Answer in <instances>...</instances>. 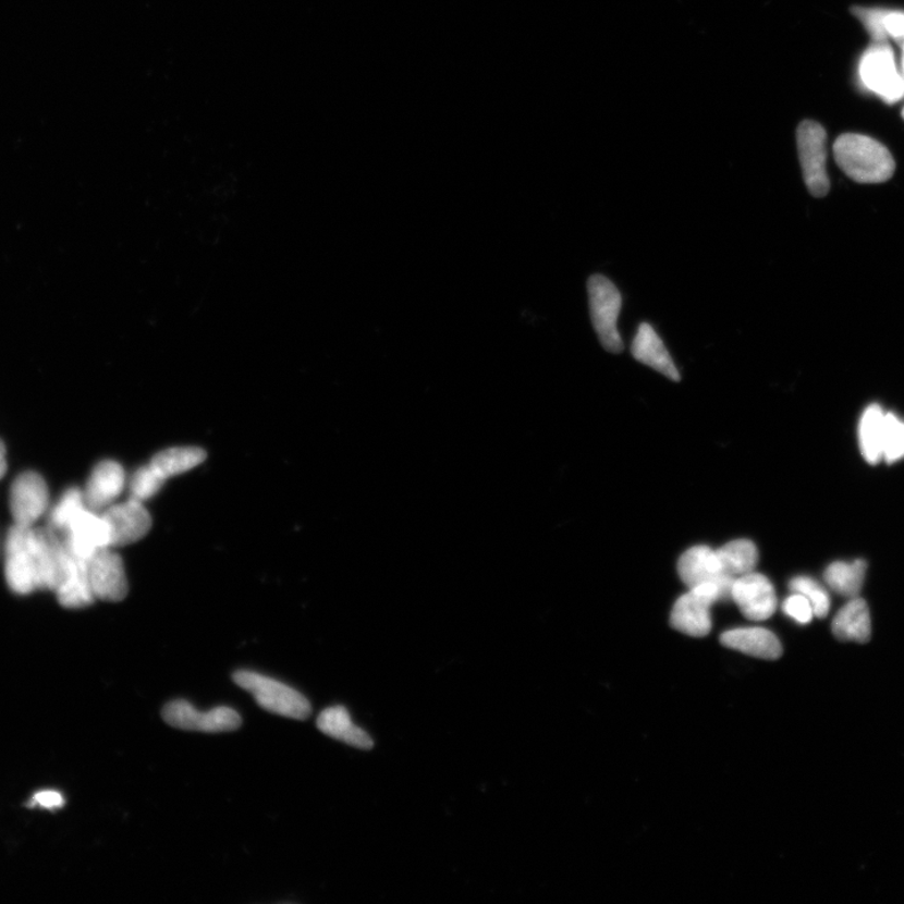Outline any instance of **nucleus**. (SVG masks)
Listing matches in <instances>:
<instances>
[{"label": "nucleus", "mask_w": 904, "mask_h": 904, "mask_svg": "<svg viewBox=\"0 0 904 904\" xmlns=\"http://www.w3.org/2000/svg\"><path fill=\"white\" fill-rule=\"evenodd\" d=\"M37 589L56 590L63 577L69 549L52 528H32Z\"/></svg>", "instance_id": "1a4fd4ad"}, {"label": "nucleus", "mask_w": 904, "mask_h": 904, "mask_svg": "<svg viewBox=\"0 0 904 904\" xmlns=\"http://www.w3.org/2000/svg\"><path fill=\"white\" fill-rule=\"evenodd\" d=\"M162 718L172 728L201 731V733H227L242 725L240 713L227 706L210 711H199L185 700L169 703L162 710Z\"/></svg>", "instance_id": "6e6552de"}, {"label": "nucleus", "mask_w": 904, "mask_h": 904, "mask_svg": "<svg viewBox=\"0 0 904 904\" xmlns=\"http://www.w3.org/2000/svg\"><path fill=\"white\" fill-rule=\"evenodd\" d=\"M792 594H798L808 599L813 607L814 618L824 619L830 610V597L823 586L810 577H795L789 583Z\"/></svg>", "instance_id": "bb28decb"}, {"label": "nucleus", "mask_w": 904, "mask_h": 904, "mask_svg": "<svg viewBox=\"0 0 904 904\" xmlns=\"http://www.w3.org/2000/svg\"><path fill=\"white\" fill-rule=\"evenodd\" d=\"M317 726L323 734L357 749H372L374 740L365 730L352 722L350 712L343 706H333L319 714Z\"/></svg>", "instance_id": "412c9836"}, {"label": "nucleus", "mask_w": 904, "mask_h": 904, "mask_svg": "<svg viewBox=\"0 0 904 904\" xmlns=\"http://www.w3.org/2000/svg\"><path fill=\"white\" fill-rule=\"evenodd\" d=\"M587 286L591 323H594L599 342L606 351L619 355L623 351L618 327L622 308V295L619 288L601 274L591 276Z\"/></svg>", "instance_id": "20e7f679"}, {"label": "nucleus", "mask_w": 904, "mask_h": 904, "mask_svg": "<svg viewBox=\"0 0 904 904\" xmlns=\"http://www.w3.org/2000/svg\"><path fill=\"white\" fill-rule=\"evenodd\" d=\"M859 77L870 93L885 102H899L904 97V78L899 72L892 49L885 44H876L863 54Z\"/></svg>", "instance_id": "423d86ee"}, {"label": "nucleus", "mask_w": 904, "mask_h": 904, "mask_svg": "<svg viewBox=\"0 0 904 904\" xmlns=\"http://www.w3.org/2000/svg\"><path fill=\"white\" fill-rule=\"evenodd\" d=\"M677 571L681 581L688 588L708 582L733 587L736 579L723 572L717 550L708 546H696L686 550L679 559Z\"/></svg>", "instance_id": "2eb2a0df"}, {"label": "nucleus", "mask_w": 904, "mask_h": 904, "mask_svg": "<svg viewBox=\"0 0 904 904\" xmlns=\"http://www.w3.org/2000/svg\"><path fill=\"white\" fill-rule=\"evenodd\" d=\"M234 682L256 698L260 708L281 717L306 720L310 704L297 689L253 671H236Z\"/></svg>", "instance_id": "7ed1b4c3"}, {"label": "nucleus", "mask_w": 904, "mask_h": 904, "mask_svg": "<svg viewBox=\"0 0 904 904\" xmlns=\"http://www.w3.org/2000/svg\"><path fill=\"white\" fill-rule=\"evenodd\" d=\"M7 450L2 440H0V480H2L8 471Z\"/></svg>", "instance_id": "72a5a7b5"}, {"label": "nucleus", "mask_w": 904, "mask_h": 904, "mask_svg": "<svg viewBox=\"0 0 904 904\" xmlns=\"http://www.w3.org/2000/svg\"><path fill=\"white\" fill-rule=\"evenodd\" d=\"M902 114H903V118H904V110H903Z\"/></svg>", "instance_id": "c9c22d12"}, {"label": "nucleus", "mask_w": 904, "mask_h": 904, "mask_svg": "<svg viewBox=\"0 0 904 904\" xmlns=\"http://www.w3.org/2000/svg\"><path fill=\"white\" fill-rule=\"evenodd\" d=\"M867 563L865 561L835 562L828 566L824 573L827 585L838 595L856 598L860 594L866 579Z\"/></svg>", "instance_id": "b1692460"}, {"label": "nucleus", "mask_w": 904, "mask_h": 904, "mask_svg": "<svg viewBox=\"0 0 904 904\" xmlns=\"http://www.w3.org/2000/svg\"><path fill=\"white\" fill-rule=\"evenodd\" d=\"M902 65H903V78H904V42H903V62H902Z\"/></svg>", "instance_id": "f704fd0d"}, {"label": "nucleus", "mask_w": 904, "mask_h": 904, "mask_svg": "<svg viewBox=\"0 0 904 904\" xmlns=\"http://www.w3.org/2000/svg\"><path fill=\"white\" fill-rule=\"evenodd\" d=\"M65 801L63 795L54 791H44L33 796L29 802L30 807H39L47 810H57L64 807Z\"/></svg>", "instance_id": "2f4dec72"}, {"label": "nucleus", "mask_w": 904, "mask_h": 904, "mask_svg": "<svg viewBox=\"0 0 904 904\" xmlns=\"http://www.w3.org/2000/svg\"><path fill=\"white\" fill-rule=\"evenodd\" d=\"M852 12L863 24H865L869 35L872 36L877 44L885 42L887 38H889L885 35L883 24L887 11L874 10V8L854 7Z\"/></svg>", "instance_id": "c756f323"}, {"label": "nucleus", "mask_w": 904, "mask_h": 904, "mask_svg": "<svg viewBox=\"0 0 904 904\" xmlns=\"http://www.w3.org/2000/svg\"><path fill=\"white\" fill-rule=\"evenodd\" d=\"M884 416L881 406L870 405L860 418L859 447L869 464H878L883 459Z\"/></svg>", "instance_id": "5701e85b"}, {"label": "nucleus", "mask_w": 904, "mask_h": 904, "mask_svg": "<svg viewBox=\"0 0 904 904\" xmlns=\"http://www.w3.org/2000/svg\"><path fill=\"white\" fill-rule=\"evenodd\" d=\"M90 587L96 599L120 602L129 594L125 565L111 548L98 550L87 561Z\"/></svg>", "instance_id": "9d476101"}, {"label": "nucleus", "mask_w": 904, "mask_h": 904, "mask_svg": "<svg viewBox=\"0 0 904 904\" xmlns=\"http://www.w3.org/2000/svg\"><path fill=\"white\" fill-rule=\"evenodd\" d=\"M783 611L792 620L808 624L814 619L813 607L807 598L802 595L793 594L789 596L783 603Z\"/></svg>", "instance_id": "7c9ffc66"}, {"label": "nucleus", "mask_w": 904, "mask_h": 904, "mask_svg": "<svg viewBox=\"0 0 904 904\" xmlns=\"http://www.w3.org/2000/svg\"><path fill=\"white\" fill-rule=\"evenodd\" d=\"M64 545L78 558L88 559L110 547V530L102 514L85 509L64 532Z\"/></svg>", "instance_id": "4468645a"}, {"label": "nucleus", "mask_w": 904, "mask_h": 904, "mask_svg": "<svg viewBox=\"0 0 904 904\" xmlns=\"http://www.w3.org/2000/svg\"><path fill=\"white\" fill-rule=\"evenodd\" d=\"M5 581L13 594L30 595L37 589L35 552L32 527L14 524L5 540Z\"/></svg>", "instance_id": "0eeeda50"}, {"label": "nucleus", "mask_w": 904, "mask_h": 904, "mask_svg": "<svg viewBox=\"0 0 904 904\" xmlns=\"http://www.w3.org/2000/svg\"><path fill=\"white\" fill-rule=\"evenodd\" d=\"M832 630L838 639L867 644L872 636V620L865 599L851 598V601L836 613Z\"/></svg>", "instance_id": "aec40b11"}, {"label": "nucleus", "mask_w": 904, "mask_h": 904, "mask_svg": "<svg viewBox=\"0 0 904 904\" xmlns=\"http://www.w3.org/2000/svg\"><path fill=\"white\" fill-rule=\"evenodd\" d=\"M48 504V487L39 474L26 472L13 481L10 508L14 524L30 528L46 513Z\"/></svg>", "instance_id": "f8f14e48"}, {"label": "nucleus", "mask_w": 904, "mask_h": 904, "mask_svg": "<svg viewBox=\"0 0 904 904\" xmlns=\"http://www.w3.org/2000/svg\"><path fill=\"white\" fill-rule=\"evenodd\" d=\"M632 356L640 364L655 369V371L679 382L681 376L677 367L673 364L668 349L659 334L648 323L639 325L635 340L631 347Z\"/></svg>", "instance_id": "6ab92c4d"}, {"label": "nucleus", "mask_w": 904, "mask_h": 904, "mask_svg": "<svg viewBox=\"0 0 904 904\" xmlns=\"http://www.w3.org/2000/svg\"><path fill=\"white\" fill-rule=\"evenodd\" d=\"M54 591L60 604L69 610H80L95 602L86 559L78 558L69 549L63 577Z\"/></svg>", "instance_id": "f3484780"}, {"label": "nucleus", "mask_w": 904, "mask_h": 904, "mask_svg": "<svg viewBox=\"0 0 904 904\" xmlns=\"http://www.w3.org/2000/svg\"><path fill=\"white\" fill-rule=\"evenodd\" d=\"M723 572L730 577L738 578L752 573L759 561L758 548L747 539H737L717 550Z\"/></svg>", "instance_id": "393cba45"}, {"label": "nucleus", "mask_w": 904, "mask_h": 904, "mask_svg": "<svg viewBox=\"0 0 904 904\" xmlns=\"http://www.w3.org/2000/svg\"><path fill=\"white\" fill-rule=\"evenodd\" d=\"M722 646L762 660H778L783 655L779 638L762 627H744L723 632Z\"/></svg>", "instance_id": "a211bd4d"}, {"label": "nucleus", "mask_w": 904, "mask_h": 904, "mask_svg": "<svg viewBox=\"0 0 904 904\" xmlns=\"http://www.w3.org/2000/svg\"><path fill=\"white\" fill-rule=\"evenodd\" d=\"M904 457V423L891 413H885L883 431V459L894 463Z\"/></svg>", "instance_id": "cd10ccee"}, {"label": "nucleus", "mask_w": 904, "mask_h": 904, "mask_svg": "<svg viewBox=\"0 0 904 904\" xmlns=\"http://www.w3.org/2000/svg\"><path fill=\"white\" fill-rule=\"evenodd\" d=\"M731 599L747 620L767 621L775 613L778 598L774 587L766 575L747 573L734 582Z\"/></svg>", "instance_id": "9b49d317"}, {"label": "nucleus", "mask_w": 904, "mask_h": 904, "mask_svg": "<svg viewBox=\"0 0 904 904\" xmlns=\"http://www.w3.org/2000/svg\"><path fill=\"white\" fill-rule=\"evenodd\" d=\"M126 474L123 467L112 460L97 464L90 473L84 491L86 506L89 511L101 512L114 504L125 489Z\"/></svg>", "instance_id": "dca6fc26"}, {"label": "nucleus", "mask_w": 904, "mask_h": 904, "mask_svg": "<svg viewBox=\"0 0 904 904\" xmlns=\"http://www.w3.org/2000/svg\"><path fill=\"white\" fill-rule=\"evenodd\" d=\"M166 480L149 465L139 467L130 480V498L146 501L154 498L163 487Z\"/></svg>", "instance_id": "c85d7f7f"}, {"label": "nucleus", "mask_w": 904, "mask_h": 904, "mask_svg": "<svg viewBox=\"0 0 904 904\" xmlns=\"http://www.w3.org/2000/svg\"><path fill=\"white\" fill-rule=\"evenodd\" d=\"M729 599L731 589L721 583L708 582L689 588L673 606L671 626L687 636H708L712 628L711 607Z\"/></svg>", "instance_id": "f03ea898"}, {"label": "nucleus", "mask_w": 904, "mask_h": 904, "mask_svg": "<svg viewBox=\"0 0 904 904\" xmlns=\"http://www.w3.org/2000/svg\"><path fill=\"white\" fill-rule=\"evenodd\" d=\"M833 151L838 167L859 184H881L894 174L893 156L872 137L844 134L836 138Z\"/></svg>", "instance_id": "f257e3e1"}, {"label": "nucleus", "mask_w": 904, "mask_h": 904, "mask_svg": "<svg viewBox=\"0 0 904 904\" xmlns=\"http://www.w3.org/2000/svg\"><path fill=\"white\" fill-rule=\"evenodd\" d=\"M110 530V547H125L142 540L151 529V516L143 501L130 498L102 513Z\"/></svg>", "instance_id": "ddd939ff"}, {"label": "nucleus", "mask_w": 904, "mask_h": 904, "mask_svg": "<svg viewBox=\"0 0 904 904\" xmlns=\"http://www.w3.org/2000/svg\"><path fill=\"white\" fill-rule=\"evenodd\" d=\"M205 459H207V452L200 448H171L156 454L150 466L167 481L176 475L199 466L205 462Z\"/></svg>", "instance_id": "4be33fe9"}, {"label": "nucleus", "mask_w": 904, "mask_h": 904, "mask_svg": "<svg viewBox=\"0 0 904 904\" xmlns=\"http://www.w3.org/2000/svg\"><path fill=\"white\" fill-rule=\"evenodd\" d=\"M883 24L887 37H892L904 42L903 12H887Z\"/></svg>", "instance_id": "473e14b6"}, {"label": "nucleus", "mask_w": 904, "mask_h": 904, "mask_svg": "<svg viewBox=\"0 0 904 904\" xmlns=\"http://www.w3.org/2000/svg\"><path fill=\"white\" fill-rule=\"evenodd\" d=\"M85 509L84 491L78 488L69 489L49 514V528L64 533Z\"/></svg>", "instance_id": "a878e982"}, {"label": "nucleus", "mask_w": 904, "mask_h": 904, "mask_svg": "<svg viewBox=\"0 0 904 904\" xmlns=\"http://www.w3.org/2000/svg\"><path fill=\"white\" fill-rule=\"evenodd\" d=\"M827 131L816 121L805 120L796 130V145L803 178L814 197H823L830 188L827 172Z\"/></svg>", "instance_id": "39448f33"}]
</instances>
